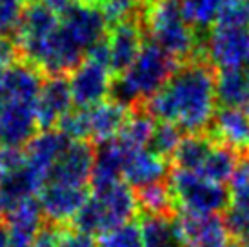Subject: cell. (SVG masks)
Wrapping results in <instances>:
<instances>
[{
    "label": "cell",
    "mask_w": 249,
    "mask_h": 247,
    "mask_svg": "<svg viewBox=\"0 0 249 247\" xmlns=\"http://www.w3.org/2000/svg\"><path fill=\"white\" fill-rule=\"evenodd\" d=\"M56 26H58V17L53 11H49L48 7L42 6L40 2H33L22 11L15 36H17V49L24 55L28 64L36 66L49 38L55 33Z\"/></svg>",
    "instance_id": "cell-10"
},
{
    "label": "cell",
    "mask_w": 249,
    "mask_h": 247,
    "mask_svg": "<svg viewBox=\"0 0 249 247\" xmlns=\"http://www.w3.org/2000/svg\"><path fill=\"white\" fill-rule=\"evenodd\" d=\"M55 236H56V227L42 229L40 234L36 236V240L29 247H55Z\"/></svg>",
    "instance_id": "cell-35"
},
{
    "label": "cell",
    "mask_w": 249,
    "mask_h": 247,
    "mask_svg": "<svg viewBox=\"0 0 249 247\" xmlns=\"http://www.w3.org/2000/svg\"><path fill=\"white\" fill-rule=\"evenodd\" d=\"M216 96L224 107H238L249 113V68L220 71L216 76Z\"/></svg>",
    "instance_id": "cell-21"
},
{
    "label": "cell",
    "mask_w": 249,
    "mask_h": 247,
    "mask_svg": "<svg viewBox=\"0 0 249 247\" xmlns=\"http://www.w3.org/2000/svg\"><path fill=\"white\" fill-rule=\"evenodd\" d=\"M97 247H144L139 224L127 222L107 233L100 234Z\"/></svg>",
    "instance_id": "cell-28"
},
{
    "label": "cell",
    "mask_w": 249,
    "mask_h": 247,
    "mask_svg": "<svg viewBox=\"0 0 249 247\" xmlns=\"http://www.w3.org/2000/svg\"><path fill=\"white\" fill-rule=\"evenodd\" d=\"M93 165H95V147L91 145V142L70 140L56 160L49 180L73 185H88V180H91Z\"/></svg>",
    "instance_id": "cell-15"
},
{
    "label": "cell",
    "mask_w": 249,
    "mask_h": 247,
    "mask_svg": "<svg viewBox=\"0 0 249 247\" xmlns=\"http://www.w3.org/2000/svg\"><path fill=\"white\" fill-rule=\"evenodd\" d=\"M0 247H11V242H9V236H7L6 229L0 227Z\"/></svg>",
    "instance_id": "cell-36"
},
{
    "label": "cell",
    "mask_w": 249,
    "mask_h": 247,
    "mask_svg": "<svg viewBox=\"0 0 249 247\" xmlns=\"http://www.w3.org/2000/svg\"><path fill=\"white\" fill-rule=\"evenodd\" d=\"M129 115L127 106L115 98H106L89 107L71 109L56 129L70 140H86L104 145L118 137Z\"/></svg>",
    "instance_id": "cell-6"
},
{
    "label": "cell",
    "mask_w": 249,
    "mask_h": 247,
    "mask_svg": "<svg viewBox=\"0 0 249 247\" xmlns=\"http://www.w3.org/2000/svg\"><path fill=\"white\" fill-rule=\"evenodd\" d=\"M22 2H24V0H22Z\"/></svg>",
    "instance_id": "cell-38"
},
{
    "label": "cell",
    "mask_w": 249,
    "mask_h": 247,
    "mask_svg": "<svg viewBox=\"0 0 249 247\" xmlns=\"http://www.w3.org/2000/svg\"><path fill=\"white\" fill-rule=\"evenodd\" d=\"M139 213L137 193L125 182L97 187L76 214V227L88 234H104L118 226H124Z\"/></svg>",
    "instance_id": "cell-5"
},
{
    "label": "cell",
    "mask_w": 249,
    "mask_h": 247,
    "mask_svg": "<svg viewBox=\"0 0 249 247\" xmlns=\"http://www.w3.org/2000/svg\"><path fill=\"white\" fill-rule=\"evenodd\" d=\"M236 164H238V160H236L235 151H231L226 145H222L213 140V145H211L209 151L206 153L202 164L198 165V169L193 173L200 175L204 178L211 180V182H216V184L224 185V182H229L231 175L235 171Z\"/></svg>",
    "instance_id": "cell-23"
},
{
    "label": "cell",
    "mask_w": 249,
    "mask_h": 247,
    "mask_svg": "<svg viewBox=\"0 0 249 247\" xmlns=\"http://www.w3.org/2000/svg\"><path fill=\"white\" fill-rule=\"evenodd\" d=\"M22 11V0H0V36L17 31Z\"/></svg>",
    "instance_id": "cell-31"
},
{
    "label": "cell",
    "mask_w": 249,
    "mask_h": 247,
    "mask_svg": "<svg viewBox=\"0 0 249 247\" xmlns=\"http://www.w3.org/2000/svg\"><path fill=\"white\" fill-rule=\"evenodd\" d=\"M177 69V58L155 46L153 42H144L135 62L113 82V98L127 107L147 102Z\"/></svg>",
    "instance_id": "cell-4"
},
{
    "label": "cell",
    "mask_w": 249,
    "mask_h": 247,
    "mask_svg": "<svg viewBox=\"0 0 249 247\" xmlns=\"http://www.w3.org/2000/svg\"><path fill=\"white\" fill-rule=\"evenodd\" d=\"M139 227L144 247H184L177 218L171 214H145Z\"/></svg>",
    "instance_id": "cell-22"
},
{
    "label": "cell",
    "mask_w": 249,
    "mask_h": 247,
    "mask_svg": "<svg viewBox=\"0 0 249 247\" xmlns=\"http://www.w3.org/2000/svg\"><path fill=\"white\" fill-rule=\"evenodd\" d=\"M214 26L249 28V0H235V2H231L220 13V17L216 18Z\"/></svg>",
    "instance_id": "cell-30"
},
{
    "label": "cell",
    "mask_w": 249,
    "mask_h": 247,
    "mask_svg": "<svg viewBox=\"0 0 249 247\" xmlns=\"http://www.w3.org/2000/svg\"><path fill=\"white\" fill-rule=\"evenodd\" d=\"M178 233L184 247H220L235 234L229 231L220 214L213 216H191L182 214L177 218Z\"/></svg>",
    "instance_id": "cell-17"
},
{
    "label": "cell",
    "mask_w": 249,
    "mask_h": 247,
    "mask_svg": "<svg viewBox=\"0 0 249 247\" xmlns=\"http://www.w3.org/2000/svg\"><path fill=\"white\" fill-rule=\"evenodd\" d=\"M73 109V96L70 89V80L64 75L49 76L44 80L36 98V124L38 129H56L70 111Z\"/></svg>",
    "instance_id": "cell-14"
},
{
    "label": "cell",
    "mask_w": 249,
    "mask_h": 247,
    "mask_svg": "<svg viewBox=\"0 0 249 247\" xmlns=\"http://www.w3.org/2000/svg\"><path fill=\"white\" fill-rule=\"evenodd\" d=\"M36 196H38L36 200L44 218L58 226L76 218V214L80 213V209L89 196V191L86 185H73L49 180Z\"/></svg>",
    "instance_id": "cell-11"
},
{
    "label": "cell",
    "mask_w": 249,
    "mask_h": 247,
    "mask_svg": "<svg viewBox=\"0 0 249 247\" xmlns=\"http://www.w3.org/2000/svg\"><path fill=\"white\" fill-rule=\"evenodd\" d=\"M137 202L139 209L145 211V214H171L175 207L169 185L162 182L137 189Z\"/></svg>",
    "instance_id": "cell-26"
},
{
    "label": "cell",
    "mask_w": 249,
    "mask_h": 247,
    "mask_svg": "<svg viewBox=\"0 0 249 247\" xmlns=\"http://www.w3.org/2000/svg\"><path fill=\"white\" fill-rule=\"evenodd\" d=\"M149 42L177 60H200V36L186 20L180 0H149L139 17Z\"/></svg>",
    "instance_id": "cell-3"
},
{
    "label": "cell",
    "mask_w": 249,
    "mask_h": 247,
    "mask_svg": "<svg viewBox=\"0 0 249 247\" xmlns=\"http://www.w3.org/2000/svg\"><path fill=\"white\" fill-rule=\"evenodd\" d=\"M100 9L104 13L106 20L111 24H118V22L135 18L142 6H140V0H104Z\"/></svg>",
    "instance_id": "cell-29"
},
{
    "label": "cell",
    "mask_w": 249,
    "mask_h": 247,
    "mask_svg": "<svg viewBox=\"0 0 249 247\" xmlns=\"http://www.w3.org/2000/svg\"><path fill=\"white\" fill-rule=\"evenodd\" d=\"M55 247H97V242L91 234L80 231L78 227L56 229Z\"/></svg>",
    "instance_id": "cell-32"
},
{
    "label": "cell",
    "mask_w": 249,
    "mask_h": 247,
    "mask_svg": "<svg viewBox=\"0 0 249 247\" xmlns=\"http://www.w3.org/2000/svg\"><path fill=\"white\" fill-rule=\"evenodd\" d=\"M38 2H40L44 7H48L49 11H53L56 17H60V15H64L73 4H75L76 0H38Z\"/></svg>",
    "instance_id": "cell-34"
},
{
    "label": "cell",
    "mask_w": 249,
    "mask_h": 247,
    "mask_svg": "<svg viewBox=\"0 0 249 247\" xmlns=\"http://www.w3.org/2000/svg\"><path fill=\"white\" fill-rule=\"evenodd\" d=\"M211 138L231 151H249V113L238 107H222L211 122Z\"/></svg>",
    "instance_id": "cell-20"
},
{
    "label": "cell",
    "mask_w": 249,
    "mask_h": 247,
    "mask_svg": "<svg viewBox=\"0 0 249 247\" xmlns=\"http://www.w3.org/2000/svg\"><path fill=\"white\" fill-rule=\"evenodd\" d=\"M167 185L175 206L180 207L182 214L213 216L229 206V194L224 185L193 171L175 167L167 178Z\"/></svg>",
    "instance_id": "cell-7"
},
{
    "label": "cell",
    "mask_w": 249,
    "mask_h": 247,
    "mask_svg": "<svg viewBox=\"0 0 249 247\" xmlns=\"http://www.w3.org/2000/svg\"><path fill=\"white\" fill-rule=\"evenodd\" d=\"M229 207L226 224L229 231L244 238L249 233V157L236 164L229 178Z\"/></svg>",
    "instance_id": "cell-19"
},
{
    "label": "cell",
    "mask_w": 249,
    "mask_h": 247,
    "mask_svg": "<svg viewBox=\"0 0 249 247\" xmlns=\"http://www.w3.org/2000/svg\"><path fill=\"white\" fill-rule=\"evenodd\" d=\"M216 107V76L204 60L184 64L145 102V113L153 120L171 124L189 135H202L209 129Z\"/></svg>",
    "instance_id": "cell-1"
},
{
    "label": "cell",
    "mask_w": 249,
    "mask_h": 247,
    "mask_svg": "<svg viewBox=\"0 0 249 247\" xmlns=\"http://www.w3.org/2000/svg\"><path fill=\"white\" fill-rule=\"evenodd\" d=\"M113 88V73L107 66L104 40L98 42L71 71L70 89L76 107H89L106 100Z\"/></svg>",
    "instance_id": "cell-8"
},
{
    "label": "cell",
    "mask_w": 249,
    "mask_h": 247,
    "mask_svg": "<svg viewBox=\"0 0 249 247\" xmlns=\"http://www.w3.org/2000/svg\"><path fill=\"white\" fill-rule=\"evenodd\" d=\"M231 2L235 0H180L184 17L195 31L209 28L211 24L214 26L216 18Z\"/></svg>",
    "instance_id": "cell-25"
},
{
    "label": "cell",
    "mask_w": 249,
    "mask_h": 247,
    "mask_svg": "<svg viewBox=\"0 0 249 247\" xmlns=\"http://www.w3.org/2000/svg\"><path fill=\"white\" fill-rule=\"evenodd\" d=\"M4 213H6V206H4V198H2V193H0V218Z\"/></svg>",
    "instance_id": "cell-37"
},
{
    "label": "cell",
    "mask_w": 249,
    "mask_h": 247,
    "mask_svg": "<svg viewBox=\"0 0 249 247\" xmlns=\"http://www.w3.org/2000/svg\"><path fill=\"white\" fill-rule=\"evenodd\" d=\"M44 229V214L36 198L22 200L6 209V233L11 247H29Z\"/></svg>",
    "instance_id": "cell-18"
},
{
    "label": "cell",
    "mask_w": 249,
    "mask_h": 247,
    "mask_svg": "<svg viewBox=\"0 0 249 247\" xmlns=\"http://www.w3.org/2000/svg\"><path fill=\"white\" fill-rule=\"evenodd\" d=\"M17 44H13L7 36H0V73L17 62Z\"/></svg>",
    "instance_id": "cell-33"
},
{
    "label": "cell",
    "mask_w": 249,
    "mask_h": 247,
    "mask_svg": "<svg viewBox=\"0 0 249 247\" xmlns=\"http://www.w3.org/2000/svg\"><path fill=\"white\" fill-rule=\"evenodd\" d=\"M68 142L70 138L64 137L58 129H48L40 131L26 144V149H24L26 169L38 187V193L49 180V175Z\"/></svg>",
    "instance_id": "cell-12"
},
{
    "label": "cell",
    "mask_w": 249,
    "mask_h": 247,
    "mask_svg": "<svg viewBox=\"0 0 249 247\" xmlns=\"http://www.w3.org/2000/svg\"><path fill=\"white\" fill-rule=\"evenodd\" d=\"M180 140H182V131L177 129L171 124H155V129H153L151 140H149V149L155 151L157 155L164 158H173L177 147H178Z\"/></svg>",
    "instance_id": "cell-27"
},
{
    "label": "cell",
    "mask_w": 249,
    "mask_h": 247,
    "mask_svg": "<svg viewBox=\"0 0 249 247\" xmlns=\"http://www.w3.org/2000/svg\"><path fill=\"white\" fill-rule=\"evenodd\" d=\"M42 84V73L28 62H15L0 73V147H22L35 137Z\"/></svg>",
    "instance_id": "cell-2"
},
{
    "label": "cell",
    "mask_w": 249,
    "mask_h": 247,
    "mask_svg": "<svg viewBox=\"0 0 249 247\" xmlns=\"http://www.w3.org/2000/svg\"><path fill=\"white\" fill-rule=\"evenodd\" d=\"M122 180L129 187L142 189L145 185L159 184L167 176V158L157 155L149 147L127 149L122 145Z\"/></svg>",
    "instance_id": "cell-16"
},
{
    "label": "cell",
    "mask_w": 249,
    "mask_h": 247,
    "mask_svg": "<svg viewBox=\"0 0 249 247\" xmlns=\"http://www.w3.org/2000/svg\"><path fill=\"white\" fill-rule=\"evenodd\" d=\"M153 129H155V120L145 111H137L129 115L115 140L127 149H142L149 145Z\"/></svg>",
    "instance_id": "cell-24"
},
{
    "label": "cell",
    "mask_w": 249,
    "mask_h": 247,
    "mask_svg": "<svg viewBox=\"0 0 249 247\" xmlns=\"http://www.w3.org/2000/svg\"><path fill=\"white\" fill-rule=\"evenodd\" d=\"M200 55L220 71L249 68V28L213 26L202 42Z\"/></svg>",
    "instance_id": "cell-9"
},
{
    "label": "cell",
    "mask_w": 249,
    "mask_h": 247,
    "mask_svg": "<svg viewBox=\"0 0 249 247\" xmlns=\"http://www.w3.org/2000/svg\"><path fill=\"white\" fill-rule=\"evenodd\" d=\"M107 66L113 75H120L131 66L144 46V29L139 17L113 24L104 38Z\"/></svg>",
    "instance_id": "cell-13"
}]
</instances>
